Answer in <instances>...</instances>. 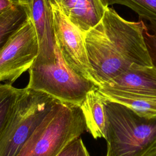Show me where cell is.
<instances>
[{"label": "cell", "mask_w": 156, "mask_h": 156, "mask_svg": "<svg viewBox=\"0 0 156 156\" xmlns=\"http://www.w3.org/2000/svg\"><path fill=\"white\" fill-rule=\"evenodd\" d=\"M144 29L142 20L127 21L107 7L100 21L83 33L97 87L135 65L152 66Z\"/></svg>", "instance_id": "6da1fadb"}, {"label": "cell", "mask_w": 156, "mask_h": 156, "mask_svg": "<svg viewBox=\"0 0 156 156\" xmlns=\"http://www.w3.org/2000/svg\"><path fill=\"white\" fill-rule=\"evenodd\" d=\"M107 116L105 156H148L156 150V118L104 99Z\"/></svg>", "instance_id": "7a4b0ae2"}, {"label": "cell", "mask_w": 156, "mask_h": 156, "mask_svg": "<svg viewBox=\"0 0 156 156\" xmlns=\"http://www.w3.org/2000/svg\"><path fill=\"white\" fill-rule=\"evenodd\" d=\"M86 130L80 107L56 101L16 156H57Z\"/></svg>", "instance_id": "3957f363"}, {"label": "cell", "mask_w": 156, "mask_h": 156, "mask_svg": "<svg viewBox=\"0 0 156 156\" xmlns=\"http://www.w3.org/2000/svg\"><path fill=\"white\" fill-rule=\"evenodd\" d=\"M28 71L27 88L45 93L60 102L80 106L88 92L97 88L67 65L57 46L54 58L34 61Z\"/></svg>", "instance_id": "277c9868"}, {"label": "cell", "mask_w": 156, "mask_h": 156, "mask_svg": "<svg viewBox=\"0 0 156 156\" xmlns=\"http://www.w3.org/2000/svg\"><path fill=\"white\" fill-rule=\"evenodd\" d=\"M55 101L42 92L21 88L12 115L0 135V156H16Z\"/></svg>", "instance_id": "5b68a950"}, {"label": "cell", "mask_w": 156, "mask_h": 156, "mask_svg": "<svg viewBox=\"0 0 156 156\" xmlns=\"http://www.w3.org/2000/svg\"><path fill=\"white\" fill-rule=\"evenodd\" d=\"M39 51L38 38L29 20L8 41L0 51V83H14L29 70Z\"/></svg>", "instance_id": "8992f818"}, {"label": "cell", "mask_w": 156, "mask_h": 156, "mask_svg": "<svg viewBox=\"0 0 156 156\" xmlns=\"http://www.w3.org/2000/svg\"><path fill=\"white\" fill-rule=\"evenodd\" d=\"M56 45L67 65L77 73L96 85L90 63L83 32L57 8L52 6Z\"/></svg>", "instance_id": "52a82bcc"}, {"label": "cell", "mask_w": 156, "mask_h": 156, "mask_svg": "<svg viewBox=\"0 0 156 156\" xmlns=\"http://www.w3.org/2000/svg\"><path fill=\"white\" fill-rule=\"evenodd\" d=\"M28 7L38 38L39 51L34 61L54 58L57 53L53 13L49 0H20Z\"/></svg>", "instance_id": "ba28073f"}, {"label": "cell", "mask_w": 156, "mask_h": 156, "mask_svg": "<svg viewBox=\"0 0 156 156\" xmlns=\"http://www.w3.org/2000/svg\"><path fill=\"white\" fill-rule=\"evenodd\" d=\"M82 32L96 25L107 7L101 0H49Z\"/></svg>", "instance_id": "9c48e42d"}, {"label": "cell", "mask_w": 156, "mask_h": 156, "mask_svg": "<svg viewBox=\"0 0 156 156\" xmlns=\"http://www.w3.org/2000/svg\"><path fill=\"white\" fill-rule=\"evenodd\" d=\"M99 88L156 96V69L135 65Z\"/></svg>", "instance_id": "30bf717a"}, {"label": "cell", "mask_w": 156, "mask_h": 156, "mask_svg": "<svg viewBox=\"0 0 156 156\" xmlns=\"http://www.w3.org/2000/svg\"><path fill=\"white\" fill-rule=\"evenodd\" d=\"M97 88L88 92L79 106L85 118L87 130L94 139L105 138L107 123L104 98Z\"/></svg>", "instance_id": "8fae6325"}, {"label": "cell", "mask_w": 156, "mask_h": 156, "mask_svg": "<svg viewBox=\"0 0 156 156\" xmlns=\"http://www.w3.org/2000/svg\"><path fill=\"white\" fill-rule=\"evenodd\" d=\"M102 98L122 104L146 118H156V96L98 87Z\"/></svg>", "instance_id": "7c38bea8"}, {"label": "cell", "mask_w": 156, "mask_h": 156, "mask_svg": "<svg viewBox=\"0 0 156 156\" xmlns=\"http://www.w3.org/2000/svg\"><path fill=\"white\" fill-rule=\"evenodd\" d=\"M30 19L28 7L20 0L0 16V51L10 38Z\"/></svg>", "instance_id": "4fadbf2b"}, {"label": "cell", "mask_w": 156, "mask_h": 156, "mask_svg": "<svg viewBox=\"0 0 156 156\" xmlns=\"http://www.w3.org/2000/svg\"><path fill=\"white\" fill-rule=\"evenodd\" d=\"M21 88L12 84H0V135L12 115Z\"/></svg>", "instance_id": "5bb4252c"}, {"label": "cell", "mask_w": 156, "mask_h": 156, "mask_svg": "<svg viewBox=\"0 0 156 156\" xmlns=\"http://www.w3.org/2000/svg\"><path fill=\"white\" fill-rule=\"evenodd\" d=\"M105 7L115 4L126 5L146 20H156V0H101Z\"/></svg>", "instance_id": "9a60e30c"}, {"label": "cell", "mask_w": 156, "mask_h": 156, "mask_svg": "<svg viewBox=\"0 0 156 156\" xmlns=\"http://www.w3.org/2000/svg\"><path fill=\"white\" fill-rule=\"evenodd\" d=\"M144 37L152 66L156 69V20H146Z\"/></svg>", "instance_id": "2e32d148"}, {"label": "cell", "mask_w": 156, "mask_h": 156, "mask_svg": "<svg viewBox=\"0 0 156 156\" xmlns=\"http://www.w3.org/2000/svg\"><path fill=\"white\" fill-rule=\"evenodd\" d=\"M57 156H91L80 137L69 143Z\"/></svg>", "instance_id": "e0dca14e"}, {"label": "cell", "mask_w": 156, "mask_h": 156, "mask_svg": "<svg viewBox=\"0 0 156 156\" xmlns=\"http://www.w3.org/2000/svg\"><path fill=\"white\" fill-rule=\"evenodd\" d=\"M16 0H0V16L11 8Z\"/></svg>", "instance_id": "ac0fdd59"}, {"label": "cell", "mask_w": 156, "mask_h": 156, "mask_svg": "<svg viewBox=\"0 0 156 156\" xmlns=\"http://www.w3.org/2000/svg\"><path fill=\"white\" fill-rule=\"evenodd\" d=\"M148 156H156V150L155 151H154L152 154H151L149 155Z\"/></svg>", "instance_id": "d6986e66"}]
</instances>
